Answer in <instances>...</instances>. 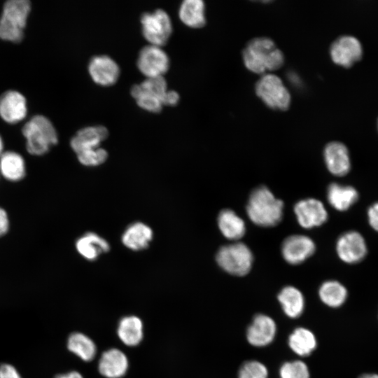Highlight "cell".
Returning a JSON list of instances; mask_svg holds the SVG:
<instances>
[{"label": "cell", "instance_id": "cell-1", "mask_svg": "<svg viewBox=\"0 0 378 378\" xmlns=\"http://www.w3.org/2000/svg\"><path fill=\"white\" fill-rule=\"evenodd\" d=\"M242 59L248 70L262 75L279 69L285 62L274 41L265 36L251 39L242 50Z\"/></svg>", "mask_w": 378, "mask_h": 378}, {"label": "cell", "instance_id": "cell-2", "mask_svg": "<svg viewBox=\"0 0 378 378\" xmlns=\"http://www.w3.org/2000/svg\"><path fill=\"white\" fill-rule=\"evenodd\" d=\"M284 202L275 197L266 186L254 189L248 198L246 212L249 219L261 227H273L283 216Z\"/></svg>", "mask_w": 378, "mask_h": 378}, {"label": "cell", "instance_id": "cell-3", "mask_svg": "<svg viewBox=\"0 0 378 378\" xmlns=\"http://www.w3.org/2000/svg\"><path fill=\"white\" fill-rule=\"evenodd\" d=\"M27 151L34 156L47 153L58 142V135L52 122L45 115L32 116L22 127Z\"/></svg>", "mask_w": 378, "mask_h": 378}, {"label": "cell", "instance_id": "cell-4", "mask_svg": "<svg viewBox=\"0 0 378 378\" xmlns=\"http://www.w3.org/2000/svg\"><path fill=\"white\" fill-rule=\"evenodd\" d=\"M31 8V2L27 0L5 2L0 16V39L12 43L22 41Z\"/></svg>", "mask_w": 378, "mask_h": 378}, {"label": "cell", "instance_id": "cell-5", "mask_svg": "<svg viewBox=\"0 0 378 378\" xmlns=\"http://www.w3.org/2000/svg\"><path fill=\"white\" fill-rule=\"evenodd\" d=\"M255 92L271 109L285 111L290 106L291 95L282 80L275 74H263L255 85Z\"/></svg>", "mask_w": 378, "mask_h": 378}, {"label": "cell", "instance_id": "cell-6", "mask_svg": "<svg viewBox=\"0 0 378 378\" xmlns=\"http://www.w3.org/2000/svg\"><path fill=\"white\" fill-rule=\"evenodd\" d=\"M218 265L226 272L234 276H244L251 269L253 254L244 243L235 242L221 246L216 255Z\"/></svg>", "mask_w": 378, "mask_h": 378}, {"label": "cell", "instance_id": "cell-7", "mask_svg": "<svg viewBox=\"0 0 378 378\" xmlns=\"http://www.w3.org/2000/svg\"><path fill=\"white\" fill-rule=\"evenodd\" d=\"M142 33L150 45L162 46L172 32V25L169 15L162 9L153 13H144L141 17Z\"/></svg>", "mask_w": 378, "mask_h": 378}, {"label": "cell", "instance_id": "cell-8", "mask_svg": "<svg viewBox=\"0 0 378 378\" xmlns=\"http://www.w3.org/2000/svg\"><path fill=\"white\" fill-rule=\"evenodd\" d=\"M363 49L360 41L351 35H342L330 45V55L332 61L344 68H349L360 60Z\"/></svg>", "mask_w": 378, "mask_h": 378}, {"label": "cell", "instance_id": "cell-9", "mask_svg": "<svg viewBox=\"0 0 378 378\" xmlns=\"http://www.w3.org/2000/svg\"><path fill=\"white\" fill-rule=\"evenodd\" d=\"M336 251L342 261L348 264H356L366 256L368 246L360 232L351 230L339 237L336 243Z\"/></svg>", "mask_w": 378, "mask_h": 378}, {"label": "cell", "instance_id": "cell-10", "mask_svg": "<svg viewBox=\"0 0 378 378\" xmlns=\"http://www.w3.org/2000/svg\"><path fill=\"white\" fill-rule=\"evenodd\" d=\"M137 66L147 78L162 76L169 67V57L161 47L150 44L140 50Z\"/></svg>", "mask_w": 378, "mask_h": 378}, {"label": "cell", "instance_id": "cell-11", "mask_svg": "<svg viewBox=\"0 0 378 378\" xmlns=\"http://www.w3.org/2000/svg\"><path fill=\"white\" fill-rule=\"evenodd\" d=\"M294 213L300 225L306 229L318 227L328 219L323 204L314 198L298 201L294 206Z\"/></svg>", "mask_w": 378, "mask_h": 378}, {"label": "cell", "instance_id": "cell-12", "mask_svg": "<svg viewBox=\"0 0 378 378\" xmlns=\"http://www.w3.org/2000/svg\"><path fill=\"white\" fill-rule=\"evenodd\" d=\"M314 242L303 234H293L286 237L281 244V254L289 264L298 265L312 255L315 251Z\"/></svg>", "mask_w": 378, "mask_h": 378}, {"label": "cell", "instance_id": "cell-13", "mask_svg": "<svg viewBox=\"0 0 378 378\" xmlns=\"http://www.w3.org/2000/svg\"><path fill=\"white\" fill-rule=\"evenodd\" d=\"M25 97L14 90L5 91L0 95V118L6 123L17 124L27 115Z\"/></svg>", "mask_w": 378, "mask_h": 378}, {"label": "cell", "instance_id": "cell-14", "mask_svg": "<svg viewBox=\"0 0 378 378\" xmlns=\"http://www.w3.org/2000/svg\"><path fill=\"white\" fill-rule=\"evenodd\" d=\"M323 157L326 167L332 175L343 176L349 172V152L343 143L333 141L327 144L323 150Z\"/></svg>", "mask_w": 378, "mask_h": 378}, {"label": "cell", "instance_id": "cell-15", "mask_svg": "<svg viewBox=\"0 0 378 378\" xmlns=\"http://www.w3.org/2000/svg\"><path fill=\"white\" fill-rule=\"evenodd\" d=\"M88 70L94 82L102 86L115 84L120 75L118 64L107 55L93 57L89 63Z\"/></svg>", "mask_w": 378, "mask_h": 378}, {"label": "cell", "instance_id": "cell-16", "mask_svg": "<svg viewBox=\"0 0 378 378\" xmlns=\"http://www.w3.org/2000/svg\"><path fill=\"white\" fill-rule=\"evenodd\" d=\"M276 331V323L271 317L258 314L247 328L246 338L251 345L262 347L273 341Z\"/></svg>", "mask_w": 378, "mask_h": 378}, {"label": "cell", "instance_id": "cell-17", "mask_svg": "<svg viewBox=\"0 0 378 378\" xmlns=\"http://www.w3.org/2000/svg\"><path fill=\"white\" fill-rule=\"evenodd\" d=\"M108 134L107 129L102 125L84 127L71 138L70 146L76 154L96 148L100 147Z\"/></svg>", "mask_w": 378, "mask_h": 378}, {"label": "cell", "instance_id": "cell-18", "mask_svg": "<svg viewBox=\"0 0 378 378\" xmlns=\"http://www.w3.org/2000/svg\"><path fill=\"white\" fill-rule=\"evenodd\" d=\"M0 175L9 182L22 181L27 175L24 157L17 151L4 150L0 156Z\"/></svg>", "mask_w": 378, "mask_h": 378}, {"label": "cell", "instance_id": "cell-19", "mask_svg": "<svg viewBox=\"0 0 378 378\" xmlns=\"http://www.w3.org/2000/svg\"><path fill=\"white\" fill-rule=\"evenodd\" d=\"M128 365L126 355L122 351L113 348L102 354L98 369L107 378H120L126 373Z\"/></svg>", "mask_w": 378, "mask_h": 378}, {"label": "cell", "instance_id": "cell-20", "mask_svg": "<svg viewBox=\"0 0 378 378\" xmlns=\"http://www.w3.org/2000/svg\"><path fill=\"white\" fill-rule=\"evenodd\" d=\"M75 247L82 257L90 261L95 260L110 249L108 241L94 232H87L78 237Z\"/></svg>", "mask_w": 378, "mask_h": 378}, {"label": "cell", "instance_id": "cell-21", "mask_svg": "<svg viewBox=\"0 0 378 378\" xmlns=\"http://www.w3.org/2000/svg\"><path fill=\"white\" fill-rule=\"evenodd\" d=\"M358 199V192L351 186L332 183L328 187V202L334 209L339 211L348 210L357 202Z\"/></svg>", "mask_w": 378, "mask_h": 378}, {"label": "cell", "instance_id": "cell-22", "mask_svg": "<svg viewBox=\"0 0 378 378\" xmlns=\"http://www.w3.org/2000/svg\"><path fill=\"white\" fill-rule=\"evenodd\" d=\"M153 236V230L148 225L136 222L125 229L122 235V242L129 249L141 251L148 246Z\"/></svg>", "mask_w": 378, "mask_h": 378}, {"label": "cell", "instance_id": "cell-23", "mask_svg": "<svg viewBox=\"0 0 378 378\" xmlns=\"http://www.w3.org/2000/svg\"><path fill=\"white\" fill-rule=\"evenodd\" d=\"M218 226L223 235L230 240H238L245 234L244 221L231 209H225L218 216Z\"/></svg>", "mask_w": 378, "mask_h": 378}, {"label": "cell", "instance_id": "cell-24", "mask_svg": "<svg viewBox=\"0 0 378 378\" xmlns=\"http://www.w3.org/2000/svg\"><path fill=\"white\" fill-rule=\"evenodd\" d=\"M277 298L284 312L288 317L295 318L302 314L304 300L302 293L297 288L285 286L279 292Z\"/></svg>", "mask_w": 378, "mask_h": 378}, {"label": "cell", "instance_id": "cell-25", "mask_svg": "<svg viewBox=\"0 0 378 378\" xmlns=\"http://www.w3.org/2000/svg\"><path fill=\"white\" fill-rule=\"evenodd\" d=\"M205 4L202 0H186L179 8V18L191 28H202L206 24Z\"/></svg>", "mask_w": 378, "mask_h": 378}, {"label": "cell", "instance_id": "cell-26", "mask_svg": "<svg viewBox=\"0 0 378 378\" xmlns=\"http://www.w3.org/2000/svg\"><path fill=\"white\" fill-rule=\"evenodd\" d=\"M117 332L125 345L136 346L143 338L142 321L135 316H125L120 321Z\"/></svg>", "mask_w": 378, "mask_h": 378}, {"label": "cell", "instance_id": "cell-27", "mask_svg": "<svg viewBox=\"0 0 378 378\" xmlns=\"http://www.w3.org/2000/svg\"><path fill=\"white\" fill-rule=\"evenodd\" d=\"M288 345L296 354L307 356L316 347V340L314 333L309 330L298 328L290 335Z\"/></svg>", "mask_w": 378, "mask_h": 378}, {"label": "cell", "instance_id": "cell-28", "mask_svg": "<svg viewBox=\"0 0 378 378\" xmlns=\"http://www.w3.org/2000/svg\"><path fill=\"white\" fill-rule=\"evenodd\" d=\"M321 300L330 307H340L346 300L347 290L339 281L329 280L323 282L319 288Z\"/></svg>", "mask_w": 378, "mask_h": 378}, {"label": "cell", "instance_id": "cell-29", "mask_svg": "<svg viewBox=\"0 0 378 378\" xmlns=\"http://www.w3.org/2000/svg\"><path fill=\"white\" fill-rule=\"evenodd\" d=\"M67 348L84 361L92 360L97 351L94 342L81 332H74L69 335Z\"/></svg>", "mask_w": 378, "mask_h": 378}, {"label": "cell", "instance_id": "cell-30", "mask_svg": "<svg viewBox=\"0 0 378 378\" xmlns=\"http://www.w3.org/2000/svg\"><path fill=\"white\" fill-rule=\"evenodd\" d=\"M131 94L136 99V104L141 108L152 113H159L162 108L160 99L143 92L139 84L134 85L131 88Z\"/></svg>", "mask_w": 378, "mask_h": 378}, {"label": "cell", "instance_id": "cell-31", "mask_svg": "<svg viewBox=\"0 0 378 378\" xmlns=\"http://www.w3.org/2000/svg\"><path fill=\"white\" fill-rule=\"evenodd\" d=\"M280 378H309L307 365L301 360L284 363L279 370Z\"/></svg>", "mask_w": 378, "mask_h": 378}, {"label": "cell", "instance_id": "cell-32", "mask_svg": "<svg viewBox=\"0 0 378 378\" xmlns=\"http://www.w3.org/2000/svg\"><path fill=\"white\" fill-rule=\"evenodd\" d=\"M79 162L86 167H96L103 164L107 159V151L98 147L76 154Z\"/></svg>", "mask_w": 378, "mask_h": 378}, {"label": "cell", "instance_id": "cell-33", "mask_svg": "<svg viewBox=\"0 0 378 378\" xmlns=\"http://www.w3.org/2000/svg\"><path fill=\"white\" fill-rule=\"evenodd\" d=\"M139 85L143 92L158 97L160 101L168 90L163 76L147 78Z\"/></svg>", "mask_w": 378, "mask_h": 378}, {"label": "cell", "instance_id": "cell-34", "mask_svg": "<svg viewBox=\"0 0 378 378\" xmlns=\"http://www.w3.org/2000/svg\"><path fill=\"white\" fill-rule=\"evenodd\" d=\"M268 371L262 363L249 360L244 363L239 369L238 378H267Z\"/></svg>", "mask_w": 378, "mask_h": 378}, {"label": "cell", "instance_id": "cell-35", "mask_svg": "<svg viewBox=\"0 0 378 378\" xmlns=\"http://www.w3.org/2000/svg\"><path fill=\"white\" fill-rule=\"evenodd\" d=\"M0 378H22L18 370L11 364L0 365Z\"/></svg>", "mask_w": 378, "mask_h": 378}, {"label": "cell", "instance_id": "cell-36", "mask_svg": "<svg viewBox=\"0 0 378 378\" xmlns=\"http://www.w3.org/2000/svg\"><path fill=\"white\" fill-rule=\"evenodd\" d=\"M367 216L370 227L378 232V202H374L368 208Z\"/></svg>", "mask_w": 378, "mask_h": 378}, {"label": "cell", "instance_id": "cell-37", "mask_svg": "<svg viewBox=\"0 0 378 378\" xmlns=\"http://www.w3.org/2000/svg\"><path fill=\"white\" fill-rule=\"evenodd\" d=\"M10 221L7 211L0 206V237L5 236L9 231Z\"/></svg>", "mask_w": 378, "mask_h": 378}, {"label": "cell", "instance_id": "cell-38", "mask_svg": "<svg viewBox=\"0 0 378 378\" xmlns=\"http://www.w3.org/2000/svg\"><path fill=\"white\" fill-rule=\"evenodd\" d=\"M179 101V94L174 90H167L162 98V106H173Z\"/></svg>", "mask_w": 378, "mask_h": 378}, {"label": "cell", "instance_id": "cell-39", "mask_svg": "<svg viewBox=\"0 0 378 378\" xmlns=\"http://www.w3.org/2000/svg\"><path fill=\"white\" fill-rule=\"evenodd\" d=\"M55 378H83L81 374L77 371H70L57 375Z\"/></svg>", "mask_w": 378, "mask_h": 378}, {"label": "cell", "instance_id": "cell-40", "mask_svg": "<svg viewBox=\"0 0 378 378\" xmlns=\"http://www.w3.org/2000/svg\"><path fill=\"white\" fill-rule=\"evenodd\" d=\"M359 378H378V374H365L361 375Z\"/></svg>", "mask_w": 378, "mask_h": 378}, {"label": "cell", "instance_id": "cell-41", "mask_svg": "<svg viewBox=\"0 0 378 378\" xmlns=\"http://www.w3.org/2000/svg\"><path fill=\"white\" fill-rule=\"evenodd\" d=\"M4 151V140L0 134V156Z\"/></svg>", "mask_w": 378, "mask_h": 378}, {"label": "cell", "instance_id": "cell-42", "mask_svg": "<svg viewBox=\"0 0 378 378\" xmlns=\"http://www.w3.org/2000/svg\"><path fill=\"white\" fill-rule=\"evenodd\" d=\"M377 130H378V120H377Z\"/></svg>", "mask_w": 378, "mask_h": 378}, {"label": "cell", "instance_id": "cell-43", "mask_svg": "<svg viewBox=\"0 0 378 378\" xmlns=\"http://www.w3.org/2000/svg\"><path fill=\"white\" fill-rule=\"evenodd\" d=\"M0 178H1V175H0Z\"/></svg>", "mask_w": 378, "mask_h": 378}]
</instances>
